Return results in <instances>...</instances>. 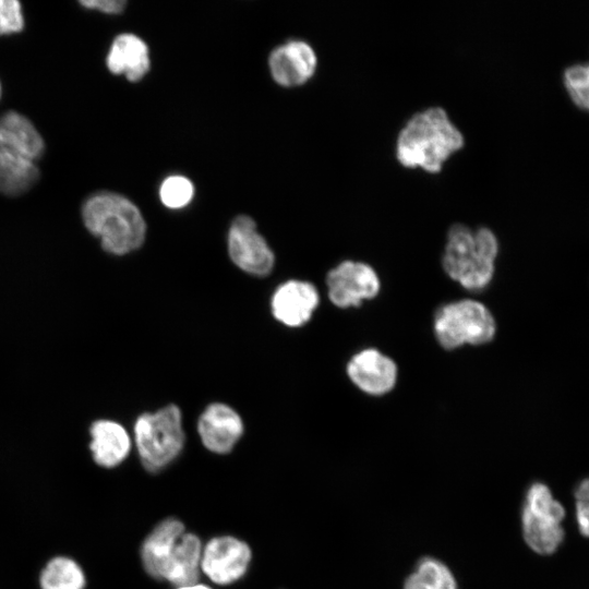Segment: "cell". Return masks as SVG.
<instances>
[{
  "label": "cell",
  "mask_w": 589,
  "mask_h": 589,
  "mask_svg": "<svg viewBox=\"0 0 589 589\" xmlns=\"http://www.w3.org/2000/svg\"><path fill=\"white\" fill-rule=\"evenodd\" d=\"M316 288L302 280H289L277 288L272 298L274 316L290 327L305 324L318 304Z\"/></svg>",
  "instance_id": "cell-14"
},
{
  "label": "cell",
  "mask_w": 589,
  "mask_h": 589,
  "mask_svg": "<svg viewBox=\"0 0 589 589\" xmlns=\"http://www.w3.org/2000/svg\"><path fill=\"white\" fill-rule=\"evenodd\" d=\"M202 553L203 548L199 537L184 532L165 566L163 579L177 587L197 584Z\"/></svg>",
  "instance_id": "cell-18"
},
{
  "label": "cell",
  "mask_w": 589,
  "mask_h": 589,
  "mask_svg": "<svg viewBox=\"0 0 589 589\" xmlns=\"http://www.w3.org/2000/svg\"><path fill=\"white\" fill-rule=\"evenodd\" d=\"M83 7L107 14H117L123 11L124 0H85L80 2Z\"/></svg>",
  "instance_id": "cell-26"
},
{
  "label": "cell",
  "mask_w": 589,
  "mask_h": 589,
  "mask_svg": "<svg viewBox=\"0 0 589 589\" xmlns=\"http://www.w3.org/2000/svg\"><path fill=\"white\" fill-rule=\"evenodd\" d=\"M204 446L216 454L229 453L243 433L240 416L225 404L209 405L197 424Z\"/></svg>",
  "instance_id": "cell-12"
},
{
  "label": "cell",
  "mask_w": 589,
  "mask_h": 589,
  "mask_svg": "<svg viewBox=\"0 0 589 589\" xmlns=\"http://www.w3.org/2000/svg\"><path fill=\"white\" fill-rule=\"evenodd\" d=\"M250 561L251 549L244 541L221 536L203 548L201 569L213 582L229 585L245 574Z\"/></svg>",
  "instance_id": "cell-9"
},
{
  "label": "cell",
  "mask_w": 589,
  "mask_h": 589,
  "mask_svg": "<svg viewBox=\"0 0 589 589\" xmlns=\"http://www.w3.org/2000/svg\"><path fill=\"white\" fill-rule=\"evenodd\" d=\"M0 146L36 161L45 151L38 130L25 116L7 111L0 117Z\"/></svg>",
  "instance_id": "cell-16"
},
{
  "label": "cell",
  "mask_w": 589,
  "mask_h": 589,
  "mask_svg": "<svg viewBox=\"0 0 589 589\" xmlns=\"http://www.w3.org/2000/svg\"><path fill=\"white\" fill-rule=\"evenodd\" d=\"M564 517L565 509L549 486L533 483L527 491L521 515L524 539L529 548L542 555L555 552L564 540Z\"/></svg>",
  "instance_id": "cell-6"
},
{
  "label": "cell",
  "mask_w": 589,
  "mask_h": 589,
  "mask_svg": "<svg viewBox=\"0 0 589 589\" xmlns=\"http://www.w3.org/2000/svg\"><path fill=\"white\" fill-rule=\"evenodd\" d=\"M228 250L232 262L247 273L265 276L273 268L274 254L249 216H238L231 224Z\"/></svg>",
  "instance_id": "cell-8"
},
{
  "label": "cell",
  "mask_w": 589,
  "mask_h": 589,
  "mask_svg": "<svg viewBox=\"0 0 589 589\" xmlns=\"http://www.w3.org/2000/svg\"><path fill=\"white\" fill-rule=\"evenodd\" d=\"M464 143L461 131L446 110L431 106L413 113L405 122L396 139L395 154L402 166L437 172Z\"/></svg>",
  "instance_id": "cell-1"
},
{
  "label": "cell",
  "mask_w": 589,
  "mask_h": 589,
  "mask_svg": "<svg viewBox=\"0 0 589 589\" xmlns=\"http://www.w3.org/2000/svg\"><path fill=\"white\" fill-rule=\"evenodd\" d=\"M107 67L115 74H124L131 82L140 81L149 70L146 44L133 34L117 36L107 56Z\"/></svg>",
  "instance_id": "cell-17"
},
{
  "label": "cell",
  "mask_w": 589,
  "mask_h": 589,
  "mask_svg": "<svg viewBox=\"0 0 589 589\" xmlns=\"http://www.w3.org/2000/svg\"><path fill=\"white\" fill-rule=\"evenodd\" d=\"M565 87L574 103L589 110V62H577L564 70Z\"/></svg>",
  "instance_id": "cell-22"
},
{
  "label": "cell",
  "mask_w": 589,
  "mask_h": 589,
  "mask_svg": "<svg viewBox=\"0 0 589 589\" xmlns=\"http://www.w3.org/2000/svg\"><path fill=\"white\" fill-rule=\"evenodd\" d=\"M317 58L305 41L291 40L276 48L269 57L274 80L283 86H297L306 82L315 72Z\"/></svg>",
  "instance_id": "cell-13"
},
{
  "label": "cell",
  "mask_w": 589,
  "mask_h": 589,
  "mask_svg": "<svg viewBox=\"0 0 589 589\" xmlns=\"http://www.w3.org/2000/svg\"><path fill=\"white\" fill-rule=\"evenodd\" d=\"M0 97H1V84H0Z\"/></svg>",
  "instance_id": "cell-28"
},
{
  "label": "cell",
  "mask_w": 589,
  "mask_h": 589,
  "mask_svg": "<svg viewBox=\"0 0 589 589\" xmlns=\"http://www.w3.org/2000/svg\"><path fill=\"white\" fill-rule=\"evenodd\" d=\"M134 441L148 471L165 468L183 448L180 409L176 405H168L154 413L140 416L134 423Z\"/></svg>",
  "instance_id": "cell-4"
},
{
  "label": "cell",
  "mask_w": 589,
  "mask_h": 589,
  "mask_svg": "<svg viewBox=\"0 0 589 589\" xmlns=\"http://www.w3.org/2000/svg\"><path fill=\"white\" fill-rule=\"evenodd\" d=\"M433 327L444 349L483 345L491 341L496 332L495 320L489 309L470 299L441 306L435 313Z\"/></svg>",
  "instance_id": "cell-5"
},
{
  "label": "cell",
  "mask_w": 589,
  "mask_h": 589,
  "mask_svg": "<svg viewBox=\"0 0 589 589\" xmlns=\"http://www.w3.org/2000/svg\"><path fill=\"white\" fill-rule=\"evenodd\" d=\"M88 435L92 460L101 469L116 468L130 453V435L116 420L109 418L94 420L88 428Z\"/></svg>",
  "instance_id": "cell-11"
},
{
  "label": "cell",
  "mask_w": 589,
  "mask_h": 589,
  "mask_svg": "<svg viewBox=\"0 0 589 589\" xmlns=\"http://www.w3.org/2000/svg\"><path fill=\"white\" fill-rule=\"evenodd\" d=\"M39 178L36 161L0 146V193L20 196L29 191Z\"/></svg>",
  "instance_id": "cell-19"
},
{
  "label": "cell",
  "mask_w": 589,
  "mask_h": 589,
  "mask_svg": "<svg viewBox=\"0 0 589 589\" xmlns=\"http://www.w3.org/2000/svg\"><path fill=\"white\" fill-rule=\"evenodd\" d=\"M40 589H85L87 578L77 561L65 555L51 557L38 576Z\"/></svg>",
  "instance_id": "cell-20"
},
{
  "label": "cell",
  "mask_w": 589,
  "mask_h": 589,
  "mask_svg": "<svg viewBox=\"0 0 589 589\" xmlns=\"http://www.w3.org/2000/svg\"><path fill=\"white\" fill-rule=\"evenodd\" d=\"M421 589H456L453 574L437 560L425 557L414 572Z\"/></svg>",
  "instance_id": "cell-21"
},
{
  "label": "cell",
  "mask_w": 589,
  "mask_h": 589,
  "mask_svg": "<svg viewBox=\"0 0 589 589\" xmlns=\"http://www.w3.org/2000/svg\"><path fill=\"white\" fill-rule=\"evenodd\" d=\"M159 194L167 207L181 208L192 200L194 188L189 179L182 176H170L163 182Z\"/></svg>",
  "instance_id": "cell-23"
},
{
  "label": "cell",
  "mask_w": 589,
  "mask_h": 589,
  "mask_svg": "<svg viewBox=\"0 0 589 589\" xmlns=\"http://www.w3.org/2000/svg\"><path fill=\"white\" fill-rule=\"evenodd\" d=\"M81 219L85 230L98 239L100 249L115 256L139 249L146 225L139 208L122 195L99 192L82 205Z\"/></svg>",
  "instance_id": "cell-2"
},
{
  "label": "cell",
  "mask_w": 589,
  "mask_h": 589,
  "mask_svg": "<svg viewBox=\"0 0 589 589\" xmlns=\"http://www.w3.org/2000/svg\"><path fill=\"white\" fill-rule=\"evenodd\" d=\"M177 589H211V588L204 585L195 584V585H190V586H184V587H178Z\"/></svg>",
  "instance_id": "cell-27"
},
{
  "label": "cell",
  "mask_w": 589,
  "mask_h": 589,
  "mask_svg": "<svg viewBox=\"0 0 589 589\" xmlns=\"http://www.w3.org/2000/svg\"><path fill=\"white\" fill-rule=\"evenodd\" d=\"M497 253V238L491 229L455 224L447 231L442 265L464 288L480 290L492 280Z\"/></svg>",
  "instance_id": "cell-3"
},
{
  "label": "cell",
  "mask_w": 589,
  "mask_h": 589,
  "mask_svg": "<svg viewBox=\"0 0 589 589\" xmlns=\"http://www.w3.org/2000/svg\"><path fill=\"white\" fill-rule=\"evenodd\" d=\"M23 27L21 3L16 0H0V36L19 33Z\"/></svg>",
  "instance_id": "cell-24"
},
{
  "label": "cell",
  "mask_w": 589,
  "mask_h": 589,
  "mask_svg": "<svg viewBox=\"0 0 589 589\" xmlns=\"http://www.w3.org/2000/svg\"><path fill=\"white\" fill-rule=\"evenodd\" d=\"M350 381L362 392L378 396L390 392L397 381V365L377 349L356 353L347 365Z\"/></svg>",
  "instance_id": "cell-10"
},
{
  "label": "cell",
  "mask_w": 589,
  "mask_h": 589,
  "mask_svg": "<svg viewBox=\"0 0 589 589\" xmlns=\"http://www.w3.org/2000/svg\"><path fill=\"white\" fill-rule=\"evenodd\" d=\"M183 534L184 525L172 517L164 519L152 530L141 548L142 564L149 576L163 579L165 566Z\"/></svg>",
  "instance_id": "cell-15"
},
{
  "label": "cell",
  "mask_w": 589,
  "mask_h": 589,
  "mask_svg": "<svg viewBox=\"0 0 589 589\" xmlns=\"http://www.w3.org/2000/svg\"><path fill=\"white\" fill-rule=\"evenodd\" d=\"M576 520L579 531L589 538V479L580 481L575 490Z\"/></svg>",
  "instance_id": "cell-25"
},
{
  "label": "cell",
  "mask_w": 589,
  "mask_h": 589,
  "mask_svg": "<svg viewBox=\"0 0 589 589\" xmlns=\"http://www.w3.org/2000/svg\"><path fill=\"white\" fill-rule=\"evenodd\" d=\"M329 300L338 308L359 306L364 300L377 296L380 278L369 264L344 261L332 268L326 276Z\"/></svg>",
  "instance_id": "cell-7"
}]
</instances>
